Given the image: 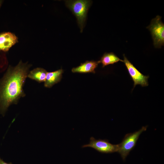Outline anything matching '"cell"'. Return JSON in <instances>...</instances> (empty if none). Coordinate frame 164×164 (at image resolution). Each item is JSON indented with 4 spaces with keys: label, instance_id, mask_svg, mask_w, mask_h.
<instances>
[{
    "label": "cell",
    "instance_id": "13",
    "mask_svg": "<svg viewBox=\"0 0 164 164\" xmlns=\"http://www.w3.org/2000/svg\"><path fill=\"white\" fill-rule=\"evenodd\" d=\"M3 2V1L2 0H0V8L1 6L2 3Z\"/></svg>",
    "mask_w": 164,
    "mask_h": 164
},
{
    "label": "cell",
    "instance_id": "7",
    "mask_svg": "<svg viewBox=\"0 0 164 164\" xmlns=\"http://www.w3.org/2000/svg\"><path fill=\"white\" fill-rule=\"evenodd\" d=\"M18 41V37L12 33L5 32L0 33V51H8Z\"/></svg>",
    "mask_w": 164,
    "mask_h": 164
},
{
    "label": "cell",
    "instance_id": "9",
    "mask_svg": "<svg viewBox=\"0 0 164 164\" xmlns=\"http://www.w3.org/2000/svg\"><path fill=\"white\" fill-rule=\"evenodd\" d=\"M63 70L60 69L56 71L47 72L44 85L45 87L50 88L59 82L61 80Z\"/></svg>",
    "mask_w": 164,
    "mask_h": 164
},
{
    "label": "cell",
    "instance_id": "5",
    "mask_svg": "<svg viewBox=\"0 0 164 164\" xmlns=\"http://www.w3.org/2000/svg\"><path fill=\"white\" fill-rule=\"evenodd\" d=\"M82 147H90L102 153L109 154L117 152L118 145L111 144L107 139H96L91 137L89 143L83 145Z\"/></svg>",
    "mask_w": 164,
    "mask_h": 164
},
{
    "label": "cell",
    "instance_id": "12",
    "mask_svg": "<svg viewBox=\"0 0 164 164\" xmlns=\"http://www.w3.org/2000/svg\"><path fill=\"white\" fill-rule=\"evenodd\" d=\"M0 164H12L11 162L7 163L4 162L0 158Z\"/></svg>",
    "mask_w": 164,
    "mask_h": 164
},
{
    "label": "cell",
    "instance_id": "10",
    "mask_svg": "<svg viewBox=\"0 0 164 164\" xmlns=\"http://www.w3.org/2000/svg\"><path fill=\"white\" fill-rule=\"evenodd\" d=\"M47 72L43 68L37 67L29 72L27 77L38 82L41 83L45 81Z\"/></svg>",
    "mask_w": 164,
    "mask_h": 164
},
{
    "label": "cell",
    "instance_id": "2",
    "mask_svg": "<svg viewBox=\"0 0 164 164\" xmlns=\"http://www.w3.org/2000/svg\"><path fill=\"white\" fill-rule=\"evenodd\" d=\"M65 2L66 5L76 17L80 32H82L91 1L87 0H67Z\"/></svg>",
    "mask_w": 164,
    "mask_h": 164
},
{
    "label": "cell",
    "instance_id": "6",
    "mask_svg": "<svg viewBox=\"0 0 164 164\" xmlns=\"http://www.w3.org/2000/svg\"><path fill=\"white\" fill-rule=\"evenodd\" d=\"M123 62L126 66L128 73L134 82V88L137 85L142 87H146L148 85V81L149 76H145L140 72L123 55Z\"/></svg>",
    "mask_w": 164,
    "mask_h": 164
},
{
    "label": "cell",
    "instance_id": "1",
    "mask_svg": "<svg viewBox=\"0 0 164 164\" xmlns=\"http://www.w3.org/2000/svg\"><path fill=\"white\" fill-rule=\"evenodd\" d=\"M31 66L20 60L15 67L10 66L0 80V112L3 116L11 105L25 96L23 87Z\"/></svg>",
    "mask_w": 164,
    "mask_h": 164
},
{
    "label": "cell",
    "instance_id": "4",
    "mask_svg": "<svg viewBox=\"0 0 164 164\" xmlns=\"http://www.w3.org/2000/svg\"><path fill=\"white\" fill-rule=\"evenodd\" d=\"M161 17L157 15L152 19L147 28L150 31L155 47L160 48L164 44V25Z\"/></svg>",
    "mask_w": 164,
    "mask_h": 164
},
{
    "label": "cell",
    "instance_id": "11",
    "mask_svg": "<svg viewBox=\"0 0 164 164\" xmlns=\"http://www.w3.org/2000/svg\"><path fill=\"white\" fill-rule=\"evenodd\" d=\"M100 63L102 64V67L111 64H113L119 61L123 62V60L120 59L113 53H105L99 60Z\"/></svg>",
    "mask_w": 164,
    "mask_h": 164
},
{
    "label": "cell",
    "instance_id": "8",
    "mask_svg": "<svg viewBox=\"0 0 164 164\" xmlns=\"http://www.w3.org/2000/svg\"><path fill=\"white\" fill-rule=\"evenodd\" d=\"M99 63V61H87L84 63H81L79 66L73 68L72 71L73 73H95V69Z\"/></svg>",
    "mask_w": 164,
    "mask_h": 164
},
{
    "label": "cell",
    "instance_id": "3",
    "mask_svg": "<svg viewBox=\"0 0 164 164\" xmlns=\"http://www.w3.org/2000/svg\"><path fill=\"white\" fill-rule=\"evenodd\" d=\"M148 127L147 125L142 126L137 131L126 134L122 142L118 144L117 152L120 155L124 161L134 149L140 135L142 132L146 130Z\"/></svg>",
    "mask_w": 164,
    "mask_h": 164
}]
</instances>
